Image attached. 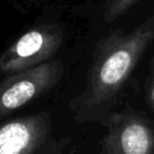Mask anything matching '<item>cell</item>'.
<instances>
[{
  "mask_svg": "<svg viewBox=\"0 0 154 154\" xmlns=\"http://www.w3.org/2000/svg\"><path fill=\"white\" fill-rule=\"evenodd\" d=\"M140 0H105L103 17L106 22H113L122 14H124L131 6Z\"/></svg>",
  "mask_w": 154,
  "mask_h": 154,
  "instance_id": "6",
  "label": "cell"
},
{
  "mask_svg": "<svg viewBox=\"0 0 154 154\" xmlns=\"http://www.w3.org/2000/svg\"><path fill=\"white\" fill-rule=\"evenodd\" d=\"M63 42L61 30L51 24H43L20 35L0 55V71L16 73L46 63L58 51Z\"/></svg>",
  "mask_w": 154,
  "mask_h": 154,
  "instance_id": "2",
  "label": "cell"
},
{
  "mask_svg": "<svg viewBox=\"0 0 154 154\" xmlns=\"http://www.w3.org/2000/svg\"><path fill=\"white\" fill-rule=\"evenodd\" d=\"M153 40L154 16L130 32L113 34L100 41L83 93V105L93 107L113 99Z\"/></svg>",
  "mask_w": 154,
  "mask_h": 154,
  "instance_id": "1",
  "label": "cell"
},
{
  "mask_svg": "<svg viewBox=\"0 0 154 154\" xmlns=\"http://www.w3.org/2000/svg\"><path fill=\"white\" fill-rule=\"evenodd\" d=\"M60 73L59 61H46L4 78L0 82V118L45 94L58 82Z\"/></svg>",
  "mask_w": 154,
  "mask_h": 154,
  "instance_id": "3",
  "label": "cell"
},
{
  "mask_svg": "<svg viewBox=\"0 0 154 154\" xmlns=\"http://www.w3.org/2000/svg\"><path fill=\"white\" fill-rule=\"evenodd\" d=\"M51 130L48 113L12 119L0 126V154H35Z\"/></svg>",
  "mask_w": 154,
  "mask_h": 154,
  "instance_id": "5",
  "label": "cell"
},
{
  "mask_svg": "<svg viewBox=\"0 0 154 154\" xmlns=\"http://www.w3.org/2000/svg\"><path fill=\"white\" fill-rule=\"evenodd\" d=\"M99 154H154V129L138 114H116Z\"/></svg>",
  "mask_w": 154,
  "mask_h": 154,
  "instance_id": "4",
  "label": "cell"
},
{
  "mask_svg": "<svg viewBox=\"0 0 154 154\" xmlns=\"http://www.w3.org/2000/svg\"><path fill=\"white\" fill-rule=\"evenodd\" d=\"M146 95H147V100H148L149 105L154 109V59L152 61L150 73L148 76L147 84H146Z\"/></svg>",
  "mask_w": 154,
  "mask_h": 154,
  "instance_id": "7",
  "label": "cell"
}]
</instances>
